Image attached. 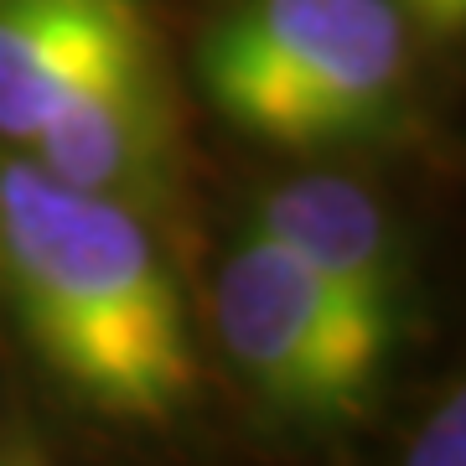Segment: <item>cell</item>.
<instances>
[{
    "instance_id": "1",
    "label": "cell",
    "mask_w": 466,
    "mask_h": 466,
    "mask_svg": "<svg viewBox=\"0 0 466 466\" xmlns=\"http://www.w3.org/2000/svg\"><path fill=\"white\" fill-rule=\"evenodd\" d=\"M0 290L84 404L140 425L187 404L198 363L182 285L130 208L52 182L36 161H5Z\"/></svg>"
},
{
    "instance_id": "2",
    "label": "cell",
    "mask_w": 466,
    "mask_h": 466,
    "mask_svg": "<svg viewBox=\"0 0 466 466\" xmlns=\"http://www.w3.org/2000/svg\"><path fill=\"white\" fill-rule=\"evenodd\" d=\"M404 78L394 0H249L202 42L213 104L269 146H332L379 125Z\"/></svg>"
},
{
    "instance_id": "3",
    "label": "cell",
    "mask_w": 466,
    "mask_h": 466,
    "mask_svg": "<svg viewBox=\"0 0 466 466\" xmlns=\"http://www.w3.org/2000/svg\"><path fill=\"white\" fill-rule=\"evenodd\" d=\"M213 321L228 358L269 410L317 425L363 410L394 342L265 233L244 238L223 259Z\"/></svg>"
},
{
    "instance_id": "4",
    "label": "cell",
    "mask_w": 466,
    "mask_h": 466,
    "mask_svg": "<svg viewBox=\"0 0 466 466\" xmlns=\"http://www.w3.org/2000/svg\"><path fill=\"white\" fill-rule=\"evenodd\" d=\"M26 146L36 167L73 192L130 213L167 198L177 182V115L150 32L109 52Z\"/></svg>"
},
{
    "instance_id": "5",
    "label": "cell",
    "mask_w": 466,
    "mask_h": 466,
    "mask_svg": "<svg viewBox=\"0 0 466 466\" xmlns=\"http://www.w3.org/2000/svg\"><path fill=\"white\" fill-rule=\"evenodd\" d=\"M254 233L321 275L363 321L394 337L400 327L404 259L394 223L368 187L348 177H296L269 187L254 208Z\"/></svg>"
},
{
    "instance_id": "6",
    "label": "cell",
    "mask_w": 466,
    "mask_h": 466,
    "mask_svg": "<svg viewBox=\"0 0 466 466\" xmlns=\"http://www.w3.org/2000/svg\"><path fill=\"white\" fill-rule=\"evenodd\" d=\"M146 32L140 0H0V135L32 140L109 52Z\"/></svg>"
},
{
    "instance_id": "7",
    "label": "cell",
    "mask_w": 466,
    "mask_h": 466,
    "mask_svg": "<svg viewBox=\"0 0 466 466\" xmlns=\"http://www.w3.org/2000/svg\"><path fill=\"white\" fill-rule=\"evenodd\" d=\"M404 466H466V400H461V389H451L446 400L431 410V420L420 425L415 446L404 456Z\"/></svg>"
},
{
    "instance_id": "8",
    "label": "cell",
    "mask_w": 466,
    "mask_h": 466,
    "mask_svg": "<svg viewBox=\"0 0 466 466\" xmlns=\"http://www.w3.org/2000/svg\"><path fill=\"white\" fill-rule=\"evenodd\" d=\"M410 5V16L420 26H431L435 36H456L466 21V0H404Z\"/></svg>"
},
{
    "instance_id": "9",
    "label": "cell",
    "mask_w": 466,
    "mask_h": 466,
    "mask_svg": "<svg viewBox=\"0 0 466 466\" xmlns=\"http://www.w3.org/2000/svg\"><path fill=\"white\" fill-rule=\"evenodd\" d=\"M0 466H21V461H11V456H0Z\"/></svg>"
}]
</instances>
